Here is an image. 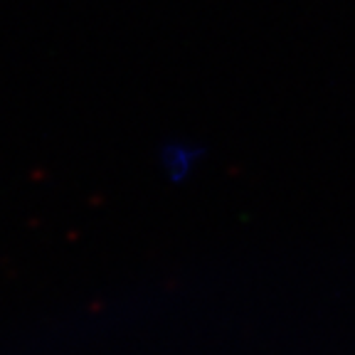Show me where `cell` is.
<instances>
[{"mask_svg": "<svg viewBox=\"0 0 355 355\" xmlns=\"http://www.w3.org/2000/svg\"><path fill=\"white\" fill-rule=\"evenodd\" d=\"M202 163V148L190 141H171L158 150V171L168 183H185Z\"/></svg>", "mask_w": 355, "mask_h": 355, "instance_id": "obj_1", "label": "cell"}]
</instances>
